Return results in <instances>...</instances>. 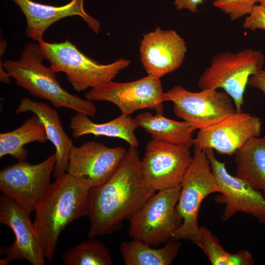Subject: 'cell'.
Segmentation results:
<instances>
[{
  "instance_id": "6da1fadb",
  "label": "cell",
  "mask_w": 265,
  "mask_h": 265,
  "mask_svg": "<svg viewBox=\"0 0 265 265\" xmlns=\"http://www.w3.org/2000/svg\"><path fill=\"white\" fill-rule=\"evenodd\" d=\"M140 163L137 147L130 146L112 176L103 185L90 189L88 238L118 230L155 193L144 183Z\"/></svg>"
},
{
  "instance_id": "7a4b0ae2",
  "label": "cell",
  "mask_w": 265,
  "mask_h": 265,
  "mask_svg": "<svg viewBox=\"0 0 265 265\" xmlns=\"http://www.w3.org/2000/svg\"><path fill=\"white\" fill-rule=\"evenodd\" d=\"M90 187L65 173L56 178L36 208L33 222L44 256L50 262L62 231L87 216Z\"/></svg>"
},
{
  "instance_id": "3957f363",
  "label": "cell",
  "mask_w": 265,
  "mask_h": 265,
  "mask_svg": "<svg viewBox=\"0 0 265 265\" xmlns=\"http://www.w3.org/2000/svg\"><path fill=\"white\" fill-rule=\"evenodd\" d=\"M46 59L39 43L26 44L18 60L0 61L17 85L34 97L50 101L55 108L65 107L77 113L94 117L97 108L94 103L82 99L64 89L59 83L56 72L43 64Z\"/></svg>"
},
{
  "instance_id": "277c9868",
  "label": "cell",
  "mask_w": 265,
  "mask_h": 265,
  "mask_svg": "<svg viewBox=\"0 0 265 265\" xmlns=\"http://www.w3.org/2000/svg\"><path fill=\"white\" fill-rule=\"evenodd\" d=\"M56 72H63L67 81L77 91L95 88L105 84L130 64L129 60L120 58L108 64H101L87 56L76 46L66 40L61 43H38Z\"/></svg>"
},
{
  "instance_id": "5b68a950",
  "label": "cell",
  "mask_w": 265,
  "mask_h": 265,
  "mask_svg": "<svg viewBox=\"0 0 265 265\" xmlns=\"http://www.w3.org/2000/svg\"><path fill=\"white\" fill-rule=\"evenodd\" d=\"M265 56L260 51L245 49L237 53L215 54L198 80L201 89L221 88L233 100L236 111H241L244 94L250 77L262 69Z\"/></svg>"
},
{
  "instance_id": "8992f818",
  "label": "cell",
  "mask_w": 265,
  "mask_h": 265,
  "mask_svg": "<svg viewBox=\"0 0 265 265\" xmlns=\"http://www.w3.org/2000/svg\"><path fill=\"white\" fill-rule=\"evenodd\" d=\"M192 156L191 165L180 185L176 205L183 222L173 238L196 244L199 232L198 217L200 205L207 196L220 193V189L205 150L194 146Z\"/></svg>"
},
{
  "instance_id": "52a82bcc",
  "label": "cell",
  "mask_w": 265,
  "mask_h": 265,
  "mask_svg": "<svg viewBox=\"0 0 265 265\" xmlns=\"http://www.w3.org/2000/svg\"><path fill=\"white\" fill-rule=\"evenodd\" d=\"M180 186L158 191L129 219L128 233L133 240L152 247L173 238L183 219L176 210Z\"/></svg>"
},
{
  "instance_id": "ba28073f",
  "label": "cell",
  "mask_w": 265,
  "mask_h": 265,
  "mask_svg": "<svg viewBox=\"0 0 265 265\" xmlns=\"http://www.w3.org/2000/svg\"><path fill=\"white\" fill-rule=\"evenodd\" d=\"M163 101L172 102L174 114L189 123L193 131L212 126L236 111L231 97L215 89L194 92L177 85L164 93Z\"/></svg>"
},
{
  "instance_id": "9c48e42d",
  "label": "cell",
  "mask_w": 265,
  "mask_h": 265,
  "mask_svg": "<svg viewBox=\"0 0 265 265\" xmlns=\"http://www.w3.org/2000/svg\"><path fill=\"white\" fill-rule=\"evenodd\" d=\"M55 162L54 153L38 164L24 160L7 166L0 171V190L30 214L50 188Z\"/></svg>"
},
{
  "instance_id": "30bf717a",
  "label": "cell",
  "mask_w": 265,
  "mask_h": 265,
  "mask_svg": "<svg viewBox=\"0 0 265 265\" xmlns=\"http://www.w3.org/2000/svg\"><path fill=\"white\" fill-rule=\"evenodd\" d=\"M192 159L189 148L152 138L141 159L143 181L155 192L179 186Z\"/></svg>"
},
{
  "instance_id": "8fae6325",
  "label": "cell",
  "mask_w": 265,
  "mask_h": 265,
  "mask_svg": "<svg viewBox=\"0 0 265 265\" xmlns=\"http://www.w3.org/2000/svg\"><path fill=\"white\" fill-rule=\"evenodd\" d=\"M164 92L160 79L149 76L129 82L112 80L95 88L85 95L91 101H106L116 105L121 114L130 115L142 109H154L163 113Z\"/></svg>"
},
{
  "instance_id": "7c38bea8",
  "label": "cell",
  "mask_w": 265,
  "mask_h": 265,
  "mask_svg": "<svg viewBox=\"0 0 265 265\" xmlns=\"http://www.w3.org/2000/svg\"><path fill=\"white\" fill-rule=\"evenodd\" d=\"M205 151L220 189L214 201L225 205L221 220H228L241 212L252 215L260 223H265V197L263 193L237 176L230 175L225 163L215 157L213 149Z\"/></svg>"
},
{
  "instance_id": "4fadbf2b",
  "label": "cell",
  "mask_w": 265,
  "mask_h": 265,
  "mask_svg": "<svg viewBox=\"0 0 265 265\" xmlns=\"http://www.w3.org/2000/svg\"><path fill=\"white\" fill-rule=\"evenodd\" d=\"M127 152L124 147H108L95 141L73 146L66 173L90 188L99 187L114 174Z\"/></svg>"
},
{
  "instance_id": "5bb4252c",
  "label": "cell",
  "mask_w": 265,
  "mask_h": 265,
  "mask_svg": "<svg viewBox=\"0 0 265 265\" xmlns=\"http://www.w3.org/2000/svg\"><path fill=\"white\" fill-rule=\"evenodd\" d=\"M0 222L13 232L15 240L10 246H0V253L6 258L0 264L26 260L32 265H45V257L30 214L16 201L3 193L0 197Z\"/></svg>"
},
{
  "instance_id": "9a60e30c",
  "label": "cell",
  "mask_w": 265,
  "mask_h": 265,
  "mask_svg": "<svg viewBox=\"0 0 265 265\" xmlns=\"http://www.w3.org/2000/svg\"><path fill=\"white\" fill-rule=\"evenodd\" d=\"M262 124L257 116L236 111L217 123L199 130L194 139V146L233 155L250 139L260 136Z\"/></svg>"
},
{
  "instance_id": "2e32d148",
  "label": "cell",
  "mask_w": 265,
  "mask_h": 265,
  "mask_svg": "<svg viewBox=\"0 0 265 265\" xmlns=\"http://www.w3.org/2000/svg\"><path fill=\"white\" fill-rule=\"evenodd\" d=\"M187 52L184 39L175 30L157 27L140 42L141 61L148 76L160 79L183 64Z\"/></svg>"
},
{
  "instance_id": "e0dca14e",
  "label": "cell",
  "mask_w": 265,
  "mask_h": 265,
  "mask_svg": "<svg viewBox=\"0 0 265 265\" xmlns=\"http://www.w3.org/2000/svg\"><path fill=\"white\" fill-rule=\"evenodd\" d=\"M10 0L20 7L25 15L26 35L38 43L43 40L44 34L52 24L70 16L80 17L95 33L100 32V23L85 11L84 0H71L61 6L44 4L32 0Z\"/></svg>"
},
{
  "instance_id": "ac0fdd59",
  "label": "cell",
  "mask_w": 265,
  "mask_h": 265,
  "mask_svg": "<svg viewBox=\"0 0 265 265\" xmlns=\"http://www.w3.org/2000/svg\"><path fill=\"white\" fill-rule=\"evenodd\" d=\"M27 112L38 117L45 128L48 140L55 147L56 162L53 176L56 178L67 172L73 141L64 130L57 111L50 105L24 97L15 113L19 114Z\"/></svg>"
},
{
  "instance_id": "d6986e66",
  "label": "cell",
  "mask_w": 265,
  "mask_h": 265,
  "mask_svg": "<svg viewBox=\"0 0 265 265\" xmlns=\"http://www.w3.org/2000/svg\"><path fill=\"white\" fill-rule=\"evenodd\" d=\"M89 116L77 113L70 120V128L73 137L78 138L86 134L104 136L122 139L131 147H137L138 140L134 133L138 126L130 115L122 114L108 122L98 124L92 122Z\"/></svg>"
},
{
  "instance_id": "ffe728a7",
  "label": "cell",
  "mask_w": 265,
  "mask_h": 265,
  "mask_svg": "<svg viewBox=\"0 0 265 265\" xmlns=\"http://www.w3.org/2000/svg\"><path fill=\"white\" fill-rule=\"evenodd\" d=\"M234 155L236 176L265 197V136L251 138Z\"/></svg>"
},
{
  "instance_id": "44dd1931",
  "label": "cell",
  "mask_w": 265,
  "mask_h": 265,
  "mask_svg": "<svg viewBox=\"0 0 265 265\" xmlns=\"http://www.w3.org/2000/svg\"><path fill=\"white\" fill-rule=\"evenodd\" d=\"M138 126L150 133L152 138L182 145L190 149L194 145L193 130L188 122L165 117L163 113L153 115L140 113L134 118Z\"/></svg>"
},
{
  "instance_id": "7402d4cb",
  "label": "cell",
  "mask_w": 265,
  "mask_h": 265,
  "mask_svg": "<svg viewBox=\"0 0 265 265\" xmlns=\"http://www.w3.org/2000/svg\"><path fill=\"white\" fill-rule=\"evenodd\" d=\"M180 247L179 239L174 238L159 249L132 239L121 242L119 250L126 265H170L176 258Z\"/></svg>"
},
{
  "instance_id": "603a6c76",
  "label": "cell",
  "mask_w": 265,
  "mask_h": 265,
  "mask_svg": "<svg viewBox=\"0 0 265 265\" xmlns=\"http://www.w3.org/2000/svg\"><path fill=\"white\" fill-rule=\"evenodd\" d=\"M48 139L43 123L34 114L17 129L0 134V158L9 155L18 161H24L28 156L25 145L33 142L44 143Z\"/></svg>"
},
{
  "instance_id": "cb8c5ba5",
  "label": "cell",
  "mask_w": 265,
  "mask_h": 265,
  "mask_svg": "<svg viewBox=\"0 0 265 265\" xmlns=\"http://www.w3.org/2000/svg\"><path fill=\"white\" fill-rule=\"evenodd\" d=\"M197 244L213 265H252L254 261L251 253L241 250L235 254L227 252L217 238L204 226L199 227Z\"/></svg>"
},
{
  "instance_id": "d4e9b609",
  "label": "cell",
  "mask_w": 265,
  "mask_h": 265,
  "mask_svg": "<svg viewBox=\"0 0 265 265\" xmlns=\"http://www.w3.org/2000/svg\"><path fill=\"white\" fill-rule=\"evenodd\" d=\"M63 253L65 265H112L109 249L102 242L90 238Z\"/></svg>"
},
{
  "instance_id": "484cf974",
  "label": "cell",
  "mask_w": 265,
  "mask_h": 265,
  "mask_svg": "<svg viewBox=\"0 0 265 265\" xmlns=\"http://www.w3.org/2000/svg\"><path fill=\"white\" fill-rule=\"evenodd\" d=\"M257 2L258 0H215L213 5L234 21L249 14Z\"/></svg>"
},
{
  "instance_id": "4316f807",
  "label": "cell",
  "mask_w": 265,
  "mask_h": 265,
  "mask_svg": "<svg viewBox=\"0 0 265 265\" xmlns=\"http://www.w3.org/2000/svg\"><path fill=\"white\" fill-rule=\"evenodd\" d=\"M242 27L252 31L265 30V6L256 4L245 18Z\"/></svg>"
},
{
  "instance_id": "83f0119b",
  "label": "cell",
  "mask_w": 265,
  "mask_h": 265,
  "mask_svg": "<svg viewBox=\"0 0 265 265\" xmlns=\"http://www.w3.org/2000/svg\"><path fill=\"white\" fill-rule=\"evenodd\" d=\"M248 84L261 90L265 94V70L262 69L252 75Z\"/></svg>"
},
{
  "instance_id": "f1b7e54d",
  "label": "cell",
  "mask_w": 265,
  "mask_h": 265,
  "mask_svg": "<svg viewBox=\"0 0 265 265\" xmlns=\"http://www.w3.org/2000/svg\"><path fill=\"white\" fill-rule=\"evenodd\" d=\"M205 0H174V4L176 9L181 10L186 9L194 13L197 11L199 4L204 2Z\"/></svg>"
},
{
  "instance_id": "f546056e",
  "label": "cell",
  "mask_w": 265,
  "mask_h": 265,
  "mask_svg": "<svg viewBox=\"0 0 265 265\" xmlns=\"http://www.w3.org/2000/svg\"><path fill=\"white\" fill-rule=\"evenodd\" d=\"M11 78L8 72L5 70L1 64H0V81L2 83L9 84L11 83Z\"/></svg>"
},
{
  "instance_id": "4dcf8cb0",
  "label": "cell",
  "mask_w": 265,
  "mask_h": 265,
  "mask_svg": "<svg viewBox=\"0 0 265 265\" xmlns=\"http://www.w3.org/2000/svg\"><path fill=\"white\" fill-rule=\"evenodd\" d=\"M260 4L265 6V0H258Z\"/></svg>"
}]
</instances>
